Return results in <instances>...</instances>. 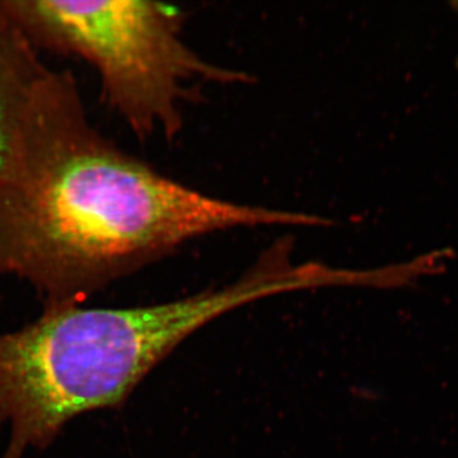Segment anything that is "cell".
<instances>
[{
  "label": "cell",
  "instance_id": "277c9868",
  "mask_svg": "<svg viewBox=\"0 0 458 458\" xmlns=\"http://www.w3.org/2000/svg\"><path fill=\"white\" fill-rule=\"evenodd\" d=\"M98 132L73 75L45 64L0 8V186L47 170Z\"/></svg>",
  "mask_w": 458,
  "mask_h": 458
},
{
  "label": "cell",
  "instance_id": "5b68a950",
  "mask_svg": "<svg viewBox=\"0 0 458 458\" xmlns=\"http://www.w3.org/2000/svg\"><path fill=\"white\" fill-rule=\"evenodd\" d=\"M452 7H454V12H456V13L458 14V2H454L452 3ZM457 68H458V60H457Z\"/></svg>",
  "mask_w": 458,
  "mask_h": 458
},
{
  "label": "cell",
  "instance_id": "6da1fadb",
  "mask_svg": "<svg viewBox=\"0 0 458 458\" xmlns=\"http://www.w3.org/2000/svg\"><path fill=\"white\" fill-rule=\"evenodd\" d=\"M291 212L210 197L98 134L47 170L0 186V278L44 310L80 306L194 238L289 227Z\"/></svg>",
  "mask_w": 458,
  "mask_h": 458
},
{
  "label": "cell",
  "instance_id": "7a4b0ae2",
  "mask_svg": "<svg viewBox=\"0 0 458 458\" xmlns=\"http://www.w3.org/2000/svg\"><path fill=\"white\" fill-rule=\"evenodd\" d=\"M176 346L174 318L159 304L44 310L0 334L2 458L47 450L78 415L122 405Z\"/></svg>",
  "mask_w": 458,
  "mask_h": 458
},
{
  "label": "cell",
  "instance_id": "3957f363",
  "mask_svg": "<svg viewBox=\"0 0 458 458\" xmlns=\"http://www.w3.org/2000/svg\"><path fill=\"white\" fill-rule=\"evenodd\" d=\"M36 49L81 57L96 69L105 101L146 140H174L183 102L198 83L246 84L242 71L199 55L182 38L176 9L147 0H0Z\"/></svg>",
  "mask_w": 458,
  "mask_h": 458
}]
</instances>
